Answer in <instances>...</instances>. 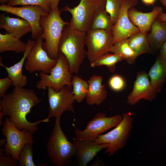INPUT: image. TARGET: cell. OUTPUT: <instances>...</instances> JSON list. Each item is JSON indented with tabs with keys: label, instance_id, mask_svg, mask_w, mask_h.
Instances as JSON below:
<instances>
[{
	"label": "cell",
	"instance_id": "1",
	"mask_svg": "<svg viewBox=\"0 0 166 166\" xmlns=\"http://www.w3.org/2000/svg\"><path fill=\"white\" fill-rule=\"evenodd\" d=\"M40 99L34 91L24 87H14L11 93L6 94L0 100V111L4 116H9L11 121L18 129H26L34 133L41 123L47 122L48 117L43 120L30 122L26 116L31 109L39 104Z\"/></svg>",
	"mask_w": 166,
	"mask_h": 166
},
{
	"label": "cell",
	"instance_id": "2",
	"mask_svg": "<svg viewBox=\"0 0 166 166\" xmlns=\"http://www.w3.org/2000/svg\"><path fill=\"white\" fill-rule=\"evenodd\" d=\"M86 32L70 28L69 25L63 29L59 42V53L66 57L69 64V71L77 73L87 56L84 49Z\"/></svg>",
	"mask_w": 166,
	"mask_h": 166
},
{
	"label": "cell",
	"instance_id": "3",
	"mask_svg": "<svg viewBox=\"0 0 166 166\" xmlns=\"http://www.w3.org/2000/svg\"><path fill=\"white\" fill-rule=\"evenodd\" d=\"M61 12L58 9H51L47 14L41 17L40 21L43 30L41 35L45 41L43 47L49 56L53 59L58 57V45L63 28L69 24V22L62 19Z\"/></svg>",
	"mask_w": 166,
	"mask_h": 166
},
{
	"label": "cell",
	"instance_id": "4",
	"mask_svg": "<svg viewBox=\"0 0 166 166\" xmlns=\"http://www.w3.org/2000/svg\"><path fill=\"white\" fill-rule=\"evenodd\" d=\"M60 118H55L54 126L46 146L50 161L55 166L65 165L76 154L73 143L68 140L61 129Z\"/></svg>",
	"mask_w": 166,
	"mask_h": 166
},
{
	"label": "cell",
	"instance_id": "5",
	"mask_svg": "<svg viewBox=\"0 0 166 166\" xmlns=\"http://www.w3.org/2000/svg\"><path fill=\"white\" fill-rule=\"evenodd\" d=\"M72 74L69 71L66 57L62 53H59L57 63L49 74L40 72V80L37 82L36 87L42 89L50 87L59 91L64 86L67 85L72 89L73 76Z\"/></svg>",
	"mask_w": 166,
	"mask_h": 166
},
{
	"label": "cell",
	"instance_id": "6",
	"mask_svg": "<svg viewBox=\"0 0 166 166\" xmlns=\"http://www.w3.org/2000/svg\"><path fill=\"white\" fill-rule=\"evenodd\" d=\"M133 119L130 113H124L120 124L112 130L104 134L100 135L94 141L98 144H109L105 151L109 157L113 156L117 151L126 145L133 126Z\"/></svg>",
	"mask_w": 166,
	"mask_h": 166
},
{
	"label": "cell",
	"instance_id": "7",
	"mask_svg": "<svg viewBox=\"0 0 166 166\" xmlns=\"http://www.w3.org/2000/svg\"><path fill=\"white\" fill-rule=\"evenodd\" d=\"M2 132L6 141L5 145V154L11 155L15 161H18L20 153L25 144L34 143L33 133L26 129H18L9 117H6Z\"/></svg>",
	"mask_w": 166,
	"mask_h": 166
},
{
	"label": "cell",
	"instance_id": "8",
	"mask_svg": "<svg viewBox=\"0 0 166 166\" xmlns=\"http://www.w3.org/2000/svg\"><path fill=\"white\" fill-rule=\"evenodd\" d=\"M105 2V0H80L78 5L73 8L66 6L61 11L71 14L69 25L70 28L86 32L90 29L94 12Z\"/></svg>",
	"mask_w": 166,
	"mask_h": 166
},
{
	"label": "cell",
	"instance_id": "9",
	"mask_svg": "<svg viewBox=\"0 0 166 166\" xmlns=\"http://www.w3.org/2000/svg\"><path fill=\"white\" fill-rule=\"evenodd\" d=\"M113 41L112 31L95 29L86 32L85 45L87 49V56L90 64L109 53Z\"/></svg>",
	"mask_w": 166,
	"mask_h": 166
},
{
	"label": "cell",
	"instance_id": "10",
	"mask_svg": "<svg viewBox=\"0 0 166 166\" xmlns=\"http://www.w3.org/2000/svg\"><path fill=\"white\" fill-rule=\"evenodd\" d=\"M122 119V117L117 115L107 117L104 113H96L87 123L86 128L82 130L76 128L75 138L94 141L101 134L108 130L117 126Z\"/></svg>",
	"mask_w": 166,
	"mask_h": 166
},
{
	"label": "cell",
	"instance_id": "11",
	"mask_svg": "<svg viewBox=\"0 0 166 166\" xmlns=\"http://www.w3.org/2000/svg\"><path fill=\"white\" fill-rule=\"evenodd\" d=\"M43 42L41 35L36 39L26 57L24 67L30 74L41 71L49 74L57 63V59H52L49 56L43 47Z\"/></svg>",
	"mask_w": 166,
	"mask_h": 166
},
{
	"label": "cell",
	"instance_id": "12",
	"mask_svg": "<svg viewBox=\"0 0 166 166\" xmlns=\"http://www.w3.org/2000/svg\"><path fill=\"white\" fill-rule=\"evenodd\" d=\"M48 99L49 104L48 117H61L65 112L74 113L73 103L75 101L72 89L67 85L57 91L48 87Z\"/></svg>",
	"mask_w": 166,
	"mask_h": 166
},
{
	"label": "cell",
	"instance_id": "13",
	"mask_svg": "<svg viewBox=\"0 0 166 166\" xmlns=\"http://www.w3.org/2000/svg\"><path fill=\"white\" fill-rule=\"evenodd\" d=\"M0 10L18 16L27 21L31 26V38L33 40H36L42 34L43 30L40 25V19L42 16L49 13L41 7L34 5L17 7L2 4L0 6Z\"/></svg>",
	"mask_w": 166,
	"mask_h": 166
},
{
	"label": "cell",
	"instance_id": "14",
	"mask_svg": "<svg viewBox=\"0 0 166 166\" xmlns=\"http://www.w3.org/2000/svg\"><path fill=\"white\" fill-rule=\"evenodd\" d=\"M138 3L137 0H123L117 20L112 28L113 44L117 41L127 39L140 31L131 22L128 15L129 9L135 6Z\"/></svg>",
	"mask_w": 166,
	"mask_h": 166
},
{
	"label": "cell",
	"instance_id": "15",
	"mask_svg": "<svg viewBox=\"0 0 166 166\" xmlns=\"http://www.w3.org/2000/svg\"><path fill=\"white\" fill-rule=\"evenodd\" d=\"M156 94L152 86L148 74L144 71H139L137 73L132 90L127 97V102L134 105L142 99L152 101Z\"/></svg>",
	"mask_w": 166,
	"mask_h": 166
},
{
	"label": "cell",
	"instance_id": "16",
	"mask_svg": "<svg viewBox=\"0 0 166 166\" xmlns=\"http://www.w3.org/2000/svg\"><path fill=\"white\" fill-rule=\"evenodd\" d=\"M76 154L80 166H86L99 152L107 148L109 144H98L88 140L73 139Z\"/></svg>",
	"mask_w": 166,
	"mask_h": 166
},
{
	"label": "cell",
	"instance_id": "17",
	"mask_svg": "<svg viewBox=\"0 0 166 166\" xmlns=\"http://www.w3.org/2000/svg\"><path fill=\"white\" fill-rule=\"evenodd\" d=\"M162 12V7L158 6H155L151 11L147 13L138 11L133 7L128 10V15L131 22L140 32L147 34L154 20Z\"/></svg>",
	"mask_w": 166,
	"mask_h": 166
},
{
	"label": "cell",
	"instance_id": "18",
	"mask_svg": "<svg viewBox=\"0 0 166 166\" xmlns=\"http://www.w3.org/2000/svg\"><path fill=\"white\" fill-rule=\"evenodd\" d=\"M35 43V41L34 40H28L26 49L23 53L22 57L18 62L12 66L7 67L4 65L2 61V57H0V65L6 69L8 77L12 80L14 87H24L27 84V77L22 73V69L27 55Z\"/></svg>",
	"mask_w": 166,
	"mask_h": 166
},
{
	"label": "cell",
	"instance_id": "19",
	"mask_svg": "<svg viewBox=\"0 0 166 166\" xmlns=\"http://www.w3.org/2000/svg\"><path fill=\"white\" fill-rule=\"evenodd\" d=\"M0 28L5 30L6 33L19 39L32 32L30 25L25 20L10 17L5 14L0 15Z\"/></svg>",
	"mask_w": 166,
	"mask_h": 166
},
{
	"label": "cell",
	"instance_id": "20",
	"mask_svg": "<svg viewBox=\"0 0 166 166\" xmlns=\"http://www.w3.org/2000/svg\"><path fill=\"white\" fill-rule=\"evenodd\" d=\"M103 77L94 74L87 81L89 88L86 98V103L89 105L101 104L107 97V92L105 85H102Z\"/></svg>",
	"mask_w": 166,
	"mask_h": 166
},
{
	"label": "cell",
	"instance_id": "21",
	"mask_svg": "<svg viewBox=\"0 0 166 166\" xmlns=\"http://www.w3.org/2000/svg\"><path fill=\"white\" fill-rule=\"evenodd\" d=\"M153 90L160 92L166 80V61L159 54L148 73Z\"/></svg>",
	"mask_w": 166,
	"mask_h": 166
},
{
	"label": "cell",
	"instance_id": "22",
	"mask_svg": "<svg viewBox=\"0 0 166 166\" xmlns=\"http://www.w3.org/2000/svg\"><path fill=\"white\" fill-rule=\"evenodd\" d=\"M147 38L152 50H159L166 41V22L157 18L153 22Z\"/></svg>",
	"mask_w": 166,
	"mask_h": 166
},
{
	"label": "cell",
	"instance_id": "23",
	"mask_svg": "<svg viewBox=\"0 0 166 166\" xmlns=\"http://www.w3.org/2000/svg\"><path fill=\"white\" fill-rule=\"evenodd\" d=\"M105 2L94 12L90 30L101 29L112 31L114 24L105 10Z\"/></svg>",
	"mask_w": 166,
	"mask_h": 166
},
{
	"label": "cell",
	"instance_id": "24",
	"mask_svg": "<svg viewBox=\"0 0 166 166\" xmlns=\"http://www.w3.org/2000/svg\"><path fill=\"white\" fill-rule=\"evenodd\" d=\"M27 43L22 41L11 34L6 33L0 34V53L12 51L17 53H24L26 50Z\"/></svg>",
	"mask_w": 166,
	"mask_h": 166
},
{
	"label": "cell",
	"instance_id": "25",
	"mask_svg": "<svg viewBox=\"0 0 166 166\" xmlns=\"http://www.w3.org/2000/svg\"><path fill=\"white\" fill-rule=\"evenodd\" d=\"M127 39L117 41L114 43L109 52L118 55L129 64H134L138 56L129 46Z\"/></svg>",
	"mask_w": 166,
	"mask_h": 166
},
{
	"label": "cell",
	"instance_id": "26",
	"mask_svg": "<svg viewBox=\"0 0 166 166\" xmlns=\"http://www.w3.org/2000/svg\"><path fill=\"white\" fill-rule=\"evenodd\" d=\"M147 34L140 31L132 35L127 39L129 46L138 56L152 51L147 39Z\"/></svg>",
	"mask_w": 166,
	"mask_h": 166
},
{
	"label": "cell",
	"instance_id": "27",
	"mask_svg": "<svg viewBox=\"0 0 166 166\" xmlns=\"http://www.w3.org/2000/svg\"><path fill=\"white\" fill-rule=\"evenodd\" d=\"M72 85V92L75 101L78 103L81 102L87 95L89 88L87 81L75 75L73 76Z\"/></svg>",
	"mask_w": 166,
	"mask_h": 166
},
{
	"label": "cell",
	"instance_id": "28",
	"mask_svg": "<svg viewBox=\"0 0 166 166\" xmlns=\"http://www.w3.org/2000/svg\"><path fill=\"white\" fill-rule=\"evenodd\" d=\"M122 60V57L118 55L108 53L101 56L90 65L92 68L106 66L110 72L113 73L116 64Z\"/></svg>",
	"mask_w": 166,
	"mask_h": 166
},
{
	"label": "cell",
	"instance_id": "29",
	"mask_svg": "<svg viewBox=\"0 0 166 166\" xmlns=\"http://www.w3.org/2000/svg\"><path fill=\"white\" fill-rule=\"evenodd\" d=\"M33 144H25L21 150L18 159L19 166H37L33 159Z\"/></svg>",
	"mask_w": 166,
	"mask_h": 166
},
{
	"label": "cell",
	"instance_id": "30",
	"mask_svg": "<svg viewBox=\"0 0 166 166\" xmlns=\"http://www.w3.org/2000/svg\"><path fill=\"white\" fill-rule=\"evenodd\" d=\"M6 4L13 6L18 5L37 6L41 7L47 13H49L51 10L47 0H10Z\"/></svg>",
	"mask_w": 166,
	"mask_h": 166
},
{
	"label": "cell",
	"instance_id": "31",
	"mask_svg": "<svg viewBox=\"0 0 166 166\" xmlns=\"http://www.w3.org/2000/svg\"><path fill=\"white\" fill-rule=\"evenodd\" d=\"M105 10L109 15L114 25L116 23L123 0H105Z\"/></svg>",
	"mask_w": 166,
	"mask_h": 166
},
{
	"label": "cell",
	"instance_id": "32",
	"mask_svg": "<svg viewBox=\"0 0 166 166\" xmlns=\"http://www.w3.org/2000/svg\"><path fill=\"white\" fill-rule=\"evenodd\" d=\"M110 88L115 92H120L125 88L126 83L124 78L121 76L116 74L111 76L108 81Z\"/></svg>",
	"mask_w": 166,
	"mask_h": 166
},
{
	"label": "cell",
	"instance_id": "33",
	"mask_svg": "<svg viewBox=\"0 0 166 166\" xmlns=\"http://www.w3.org/2000/svg\"><path fill=\"white\" fill-rule=\"evenodd\" d=\"M5 149L0 148V166H16L18 162L6 155Z\"/></svg>",
	"mask_w": 166,
	"mask_h": 166
},
{
	"label": "cell",
	"instance_id": "34",
	"mask_svg": "<svg viewBox=\"0 0 166 166\" xmlns=\"http://www.w3.org/2000/svg\"><path fill=\"white\" fill-rule=\"evenodd\" d=\"M13 85L12 80L9 77L0 79V97L2 98L10 86Z\"/></svg>",
	"mask_w": 166,
	"mask_h": 166
},
{
	"label": "cell",
	"instance_id": "35",
	"mask_svg": "<svg viewBox=\"0 0 166 166\" xmlns=\"http://www.w3.org/2000/svg\"><path fill=\"white\" fill-rule=\"evenodd\" d=\"M159 55L166 61V41L159 50Z\"/></svg>",
	"mask_w": 166,
	"mask_h": 166
},
{
	"label": "cell",
	"instance_id": "36",
	"mask_svg": "<svg viewBox=\"0 0 166 166\" xmlns=\"http://www.w3.org/2000/svg\"><path fill=\"white\" fill-rule=\"evenodd\" d=\"M60 0H47L51 9H56L58 8V5Z\"/></svg>",
	"mask_w": 166,
	"mask_h": 166
},
{
	"label": "cell",
	"instance_id": "37",
	"mask_svg": "<svg viewBox=\"0 0 166 166\" xmlns=\"http://www.w3.org/2000/svg\"><path fill=\"white\" fill-rule=\"evenodd\" d=\"M160 20L166 22V13L163 12L160 13L157 17Z\"/></svg>",
	"mask_w": 166,
	"mask_h": 166
},
{
	"label": "cell",
	"instance_id": "38",
	"mask_svg": "<svg viewBox=\"0 0 166 166\" xmlns=\"http://www.w3.org/2000/svg\"><path fill=\"white\" fill-rule=\"evenodd\" d=\"M156 0H141L142 2L146 5H152L155 2Z\"/></svg>",
	"mask_w": 166,
	"mask_h": 166
},
{
	"label": "cell",
	"instance_id": "39",
	"mask_svg": "<svg viewBox=\"0 0 166 166\" xmlns=\"http://www.w3.org/2000/svg\"><path fill=\"white\" fill-rule=\"evenodd\" d=\"M4 116L2 112L0 111V126L2 125V119L3 117Z\"/></svg>",
	"mask_w": 166,
	"mask_h": 166
},
{
	"label": "cell",
	"instance_id": "40",
	"mask_svg": "<svg viewBox=\"0 0 166 166\" xmlns=\"http://www.w3.org/2000/svg\"><path fill=\"white\" fill-rule=\"evenodd\" d=\"M6 139H2L0 141V147L1 146L2 147L4 145V144H5L6 142Z\"/></svg>",
	"mask_w": 166,
	"mask_h": 166
},
{
	"label": "cell",
	"instance_id": "41",
	"mask_svg": "<svg viewBox=\"0 0 166 166\" xmlns=\"http://www.w3.org/2000/svg\"><path fill=\"white\" fill-rule=\"evenodd\" d=\"M162 5L165 7L166 10V0H160Z\"/></svg>",
	"mask_w": 166,
	"mask_h": 166
},
{
	"label": "cell",
	"instance_id": "42",
	"mask_svg": "<svg viewBox=\"0 0 166 166\" xmlns=\"http://www.w3.org/2000/svg\"><path fill=\"white\" fill-rule=\"evenodd\" d=\"M10 0H0V3L2 4H6Z\"/></svg>",
	"mask_w": 166,
	"mask_h": 166
}]
</instances>
